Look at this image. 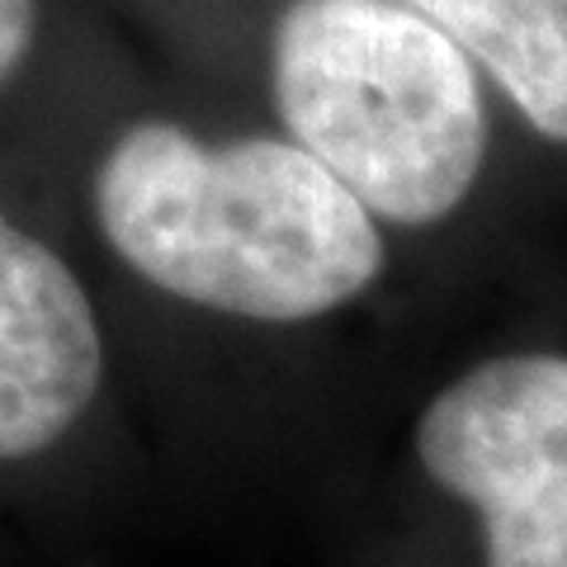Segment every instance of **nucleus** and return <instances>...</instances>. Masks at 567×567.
Wrapping results in <instances>:
<instances>
[{"label": "nucleus", "instance_id": "4", "mask_svg": "<svg viewBox=\"0 0 567 567\" xmlns=\"http://www.w3.org/2000/svg\"><path fill=\"white\" fill-rule=\"evenodd\" d=\"M100 379L104 336L81 279L0 208V458L52 450Z\"/></svg>", "mask_w": 567, "mask_h": 567}, {"label": "nucleus", "instance_id": "6", "mask_svg": "<svg viewBox=\"0 0 567 567\" xmlns=\"http://www.w3.org/2000/svg\"><path fill=\"white\" fill-rule=\"evenodd\" d=\"M39 0H0V85H6L33 48Z\"/></svg>", "mask_w": 567, "mask_h": 567}, {"label": "nucleus", "instance_id": "2", "mask_svg": "<svg viewBox=\"0 0 567 567\" xmlns=\"http://www.w3.org/2000/svg\"><path fill=\"white\" fill-rule=\"evenodd\" d=\"M270 91L289 137L379 223L450 218L483 171L477 66L402 0H293Z\"/></svg>", "mask_w": 567, "mask_h": 567}, {"label": "nucleus", "instance_id": "3", "mask_svg": "<svg viewBox=\"0 0 567 567\" xmlns=\"http://www.w3.org/2000/svg\"><path fill=\"white\" fill-rule=\"evenodd\" d=\"M416 458L483 520L487 567H567V354H496L440 388Z\"/></svg>", "mask_w": 567, "mask_h": 567}, {"label": "nucleus", "instance_id": "5", "mask_svg": "<svg viewBox=\"0 0 567 567\" xmlns=\"http://www.w3.org/2000/svg\"><path fill=\"white\" fill-rule=\"evenodd\" d=\"M502 85L520 118L567 142V0H402Z\"/></svg>", "mask_w": 567, "mask_h": 567}, {"label": "nucleus", "instance_id": "1", "mask_svg": "<svg viewBox=\"0 0 567 567\" xmlns=\"http://www.w3.org/2000/svg\"><path fill=\"white\" fill-rule=\"evenodd\" d=\"M95 223L133 275L246 322H312L383 275V233L293 137L166 118L123 128L95 166Z\"/></svg>", "mask_w": 567, "mask_h": 567}]
</instances>
